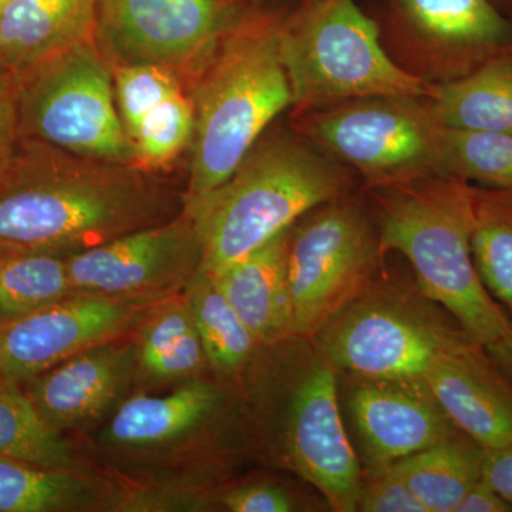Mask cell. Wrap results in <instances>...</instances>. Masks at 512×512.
<instances>
[{"mask_svg":"<svg viewBox=\"0 0 512 512\" xmlns=\"http://www.w3.org/2000/svg\"><path fill=\"white\" fill-rule=\"evenodd\" d=\"M279 50L292 106L305 110L343 101L429 96L426 83L387 56L379 29L356 0H309L282 19Z\"/></svg>","mask_w":512,"mask_h":512,"instance_id":"obj_8","label":"cell"},{"mask_svg":"<svg viewBox=\"0 0 512 512\" xmlns=\"http://www.w3.org/2000/svg\"><path fill=\"white\" fill-rule=\"evenodd\" d=\"M96 0H16L0 8V67L22 80L94 37Z\"/></svg>","mask_w":512,"mask_h":512,"instance_id":"obj_18","label":"cell"},{"mask_svg":"<svg viewBox=\"0 0 512 512\" xmlns=\"http://www.w3.org/2000/svg\"><path fill=\"white\" fill-rule=\"evenodd\" d=\"M16 2V0H0V8L3 6L9 5V3Z\"/></svg>","mask_w":512,"mask_h":512,"instance_id":"obj_39","label":"cell"},{"mask_svg":"<svg viewBox=\"0 0 512 512\" xmlns=\"http://www.w3.org/2000/svg\"><path fill=\"white\" fill-rule=\"evenodd\" d=\"M211 369L238 380L259 343L234 311L214 276L198 271L183 292Z\"/></svg>","mask_w":512,"mask_h":512,"instance_id":"obj_26","label":"cell"},{"mask_svg":"<svg viewBox=\"0 0 512 512\" xmlns=\"http://www.w3.org/2000/svg\"><path fill=\"white\" fill-rule=\"evenodd\" d=\"M22 389L50 426L69 436L89 434L136 392L134 335L84 350L33 377Z\"/></svg>","mask_w":512,"mask_h":512,"instance_id":"obj_16","label":"cell"},{"mask_svg":"<svg viewBox=\"0 0 512 512\" xmlns=\"http://www.w3.org/2000/svg\"><path fill=\"white\" fill-rule=\"evenodd\" d=\"M201 262L200 235L184 208L171 220L66 256L74 292L148 306L181 295Z\"/></svg>","mask_w":512,"mask_h":512,"instance_id":"obj_13","label":"cell"},{"mask_svg":"<svg viewBox=\"0 0 512 512\" xmlns=\"http://www.w3.org/2000/svg\"><path fill=\"white\" fill-rule=\"evenodd\" d=\"M211 511L295 512L318 510L292 485L274 477L228 480L211 488Z\"/></svg>","mask_w":512,"mask_h":512,"instance_id":"obj_32","label":"cell"},{"mask_svg":"<svg viewBox=\"0 0 512 512\" xmlns=\"http://www.w3.org/2000/svg\"><path fill=\"white\" fill-rule=\"evenodd\" d=\"M473 190L451 175L375 187L373 220L383 254H402L424 293L485 346L503 338L512 319L491 298L474 265Z\"/></svg>","mask_w":512,"mask_h":512,"instance_id":"obj_5","label":"cell"},{"mask_svg":"<svg viewBox=\"0 0 512 512\" xmlns=\"http://www.w3.org/2000/svg\"><path fill=\"white\" fill-rule=\"evenodd\" d=\"M423 379L456 427L485 450L512 444V380L483 343L451 350Z\"/></svg>","mask_w":512,"mask_h":512,"instance_id":"obj_17","label":"cell"},{"mask_svg":"<svg viewBox=\"0 0 512 512\" xmlns=\"http://www.w3.org/2000/svg\"><path fill=\"white\" fill-rule=\"evenodd\" d=\"M151 306L73 293L42 311L2 325L0 377L10 386L22 387L84 350L134 335Z\"/></svg>","mask_w":512,"mask_h":512,"instance_id":"obj_15","label":"cell"},{"mask_svg":"<svg viewBox=\"0 0 512 512\" xmlns=\"http://www.w3.org/2000/svg\"><path fill=\"white\" fill-rule=\"evenodd\" d=\"M87 453L43 419L22 387H0V457L59 470L100 468Z\"/></svg>","mask_w":512,"mask_h":512,"instance_id":"obj_25","label":"cell"},{"mask_svg":"<svg viewBox=\"0 0 512 512\" xmlns=\"http://www.w3.org/2000/svg\"><path fill=\"white\" fill-rule=\"evenodd\" d=\"M349 191L348 174L303 141L285 133L259 138L220 187L184 201L201 239L200 271L221 274Z\"/></svg>","mask_w":512,"mask_h":512,"instance_id":"obj_6","label":"cell"},{"mask_svg":"<svg viewBox=\"0 0 512 512\" xmlns=\"http://www.w3.org/2000/svg\"><path fill=\"white\" fill-rule=\"evenodd\" d=\"M3 386H10V384H6L5 382H3L2 377H0V387H3Z\"/></svg>","mask_w":512,"mask_h":512,"instance_id":"obj_41","label":"cell"},{"mask_svg":"<svg viewBox=\"0 0 512 512\" xmlns=\"http://www.w3.org/2000/svg\"><path fill=\"white\" fill-rule=\"evenodd\" d=\"M311 340L338 373L423 377L441 356L476 339L413 275L383 268Z\"/></svg>","mask_w":512,"mask_h":512,"instance_id":"obj_7","label":"cell"},{"mask_svg":"<svg viewBox=\"0 0 512 512\" xmlns=\"http://www.w3.org/2000/svg\"><path fill=\"white\" fill-rule=\"evenodd\" d=\"M245 8L241 0H96L94 42L110 67H163L188 90Z\"/></svg>","mask_w":512,"mask_h":512,"instance_id":"obj_11","label":"cell"},{"mask_svg":"<svg viewBox=\"0 0 512 512\" xmlns=\"http://www.w3.org/2000/svg\"><path fill=\"white\" fill-rule=\"evenodd\" d=\"M20 137L96 160L134 164L114 97L113 73L92 39L16 86Z\"/></svg>","mask_w":512,"mask_h":512,"instance_id":"obj_9","label":"cell"},{"mask_svg":"<svg viewBox=\"0 0 512 512\" xmlns=\"http://www.w3.org/2000/svg\"><path fill=\"white\" fill-rule=\"evenodd\" d=\"M340 409L363 476L450 439L456 424L423 377L338 373Z\"/></svg>","mask_w":512,"mask_h":512,"instance_id":"obj_14","label":"cell"},{"mask_svg":"<svg viewBox=\"0 0 512 512\" xmlns=\"http://www.w3.org/2000/svg\"><path fill=\"white\" fill-rule=\"evenodd\" d=\"M137 348V392L214 372L184 295L148 309L134 332Z\"/></svg>","mask_w":512,"mask_h":512,"instance_id":"obj_22","label":"cell"},{"mask_svg":"<svg viewBox=\"0 0 512 512\" xmlns=\"http://www.w3.org/2000/svg\"><path fill=\"white\" fill-rule=\"evenodd\" d=\"M111 73L117 110L130 143L141 121L154 107L174 93L185 90L174 73L150 64L114 66Z\"/></svg>","mask_w":512,"mask_h":512,"instance_id":"obj_31","label":"cell"},{"mask_svg":"<svg viewBox=\"0 0 512 512\" xmlns=\"http://www.w3.org/2000/svg\"><path fill=\"white\" fill-rule=\"evenodd\" d=\"M19 140L18 99L13 90L0 94V175L8 168Z\"/></svg>","mask_w":512,"mask_h":512,"instance_id":"obj_34","label":"cell"},{"mask_svg":"<svg viewBox=\"0 0 512 512\" xmlns=\"http://www.w3.org/2000/svg\"><path fill=\"white\" fill-rule=\"evenodd\" d=\"M123 493L101 468L59 470L0 457V512H119Z\"/></svg>","mask_w":512,"mask_h":512,"instance_id":"obj_21","label":"cell"},{"mask_svg":"<svg viewBox=\"0 0 512 512\" xmlns=\"http://www.w3.org/2000/svg\"><path fill=\"white\" fill-rule=\"evenodd\" d=\"M92 458L131 488L204 491L252 458L238 380L215 372L168 393L134 392L94 430Z\"/></svg>","mask_w":512,"mask_h":512,"instance_id":"obj_2","label":"cell"},{"mask_svg":"<svg viewBox=\"0 0 512 512\" xmlns=\"http://www.w3.org/2000/svg\"><path fill=\"white\" fill-rule=\"evenodd\" d=\"M249 2L255 3V5H258V3L269 2V0H249Z\"/></svg>","mask_w":512,"mask_h":512,"instance_id":"obj_40","label":"cell"},{"mask_svg":"<svg viewBox=\"0 0 512 512\" xmlns=\"http://www.w3.org/2000/svg\"><path fill=\"white\" fill-rule=\"evenodd\" d=\"M485 448L463 431L387 467L402 478L427 512H454L483 476Z\"/></svg>","mask_w":512,"mask_h":512,"instance_id":"obj_24","label":"cell"},{"mask_svg":"<svg viewBox=\"0 0 512 512\" xmlns=\"http://www.w3.org/2000/svg\"><path fill=\"white\" fill-rule=\"evenodd\" d=\"M454 512H512V505L481 476L461 498Z\"/></svg>","mask_w":512,"mask_h":512,"instance_id":"obj_36","label":"cell"},{"mask_svg":"<svg viewBox=\"0 0 512 512\" xmlns=\"http://www.w3.org/2000/svg\"><path fill=\"white\" fill-rule=\"evenodd\" d=\"M194 133V107L185 90L161 101L141 121L131 138L134 165L147 173L167 168L185 148Z\"/></svg>","mask_w":512,"mask_h":512,"instance_id":"obj_30","label":"cell"},{"mask_svg":"<svg viewBox=\"0 0 512 512\" xmlns=\"http://www.w3.org/2000/svg\"><path fill=\"white\" fill-rule=\"evenodd\" d=\"M426 107L441 127L512 136V49L436 87Z\"/></svg>","mask_w":512,"mask_h":512,"instance_id":"obj_23","label":"cell"},{"mask_svg":"<svg viewBox=\"0 0 512 512\" xmlns=\"http://www.w3.org/2000/svg\"><path fill=\"white\" fill-rule=\"evenodd\" d=\"M471 254L484 288L512 319V190L474 187Z\"/></svg>","mask_w":512,"mask_h":512,"instance_id":"obj_27","label":"cell"},{"mask_svg":"<svg viewBox=\"0 0 512 512\" xmlns=\"http://www.w3.org/2000/svg\"><path fill=\"white\" fill-rule=\"evenodd\" d=\"M66 256L0 252V326L73 295Z\"/></svg>","mask_w":512,"mask_h":512,"instance_id":"obj_28","label":"cell"},{"mask_svg":"<svg viewBox=\"0 0 512 512\" xmlns=\"http://www.w3.org/2000/svg\"><path fill=\"white\" fill-rule=\"evenodd\" d=\"M505 2L508 3V5H511L512 6V0H505Z\"/></svg>","mask_w":512,"mask_h":512,"instance_id":"obj_42","label":"cell"},{"mask_svg":"<svg viewBox=\"0 0 512 512\" xmlns=\"http://www.w3.org/2000/svg\"><path fill=\"white\" fill-rule=\"evenodd\" d=\"M252 458L289 471L336 512H356L363 471L340 409L338 372L312 340L259 345L238 379Z\"/></svg>","mask_w":512,"mask_h":512,"instance_id":"obj_3","label":"cell"},{"mask_svg":"<svg viewBox=\"0 0 512 512\" xmlns=\"http://www.w3.org/2000/svg\"><path fill=\"white\" fill-rule=\"evenodd\" d=\"M439 140L444 175L512 190L511 134L440 126Z\"/></svg>","mask_w":512,"mask_h":512,"instance_id":"obj_29","label":"cell"},{"mask_svg":"<svg viewBox=\"0 0 512 512\" xmlns=\"http://www.w3.org/2000/svg\"><path fill=\"white\" fill-rule=\"evenodd\" d=\"M177 192L134 164L20 137L0 175V252L70 256L180 214Z\"/></svg>","mask_w":512,"mask_h":512,"instance_id":"obj_1","label":"cell"},{"mask_svg":"<svg viewBox=\"0 0 512 512\" xmlns=\"http://www.w3.org/2000/svg\"><path fill=\"white\" fill-rule=\"evenodd\" d=\"M384 255L373 217L345 197L295 222L286 255L293 333L311 339L375 281Z\"/></svg>","mask_w":512,"mask_h":512,"instance_id":"obj_10","label":"cell"},{"mask_svg":"<svg viewBox=\"0 0 512 512\" xmlns=\"http://www.w3.org/2000/svg\"><path fill=\"white\" fill-rule=\"evenodd\" d=\"M483 476L512 505V444L485 450Z\"/></svg>","mask_w":512,"mask_h":512,"instance_id":"obj_35","label":"cell"},{"mask_svg":"<svg viewBox=\"0 0 512 512\" xmlns=\"http://www.w3.org/2000/svg\"><path fill=\"white\" fill-rule=\"evenodd\" d=\"M356 511L360 512H427L402 478L390 468L363 476Z\"/></svg>","mask_w":512,"mask_h":512,"instance_id":"obj_33","label":"cell"},{"mask_svg":"<svg viewBox=\"0 0 512 512\" xmlns=\"http://www.w3.org/2000/svg\"><path fill=\"white\" fill-rule=\"evenodd\" d=\"M488 355L494 360L495 365L510 377L512 380V325L510 330L503 338L495 340L493 343L485 345Z\"/></svg>","mask_w":512,"mask_h":512,"instance_id":"obj_37","label":"cell"},{"mask_svg":"<svg viewBox=\"0 0 512 512\" xmlns=\"http://www.w3.org/2000/svg\"><path fill=\"white\" fill-rule=\"evenodd\" d=\"M421 35L451 57L460 77L512 49V20L491 0H399Z\"/></svg>","mask_w":512,"mask_h":512,"instance_id":"obj_20","label":"cell"},{"mask_svg":"<svg viewBox=\"0 0 512 512\" xmlns=\"http://www.w3.org/2000/svg\"><path fill=\"white\" fill-rule=\"evenodd\" d=\"M16 90L15 83L10 79L8 73L0 67V94L13 92Z\"/></svg>","mask_w":512,"mask_h":512,"instance_id":"obj_38","label":"cell"},{"mask_svg":"<svg viewBox=\"0 0 512 512\" xmlns=\"http://www.w3.org/2000/svg\"><path fill=\"white\" fill-rule=\"evenodd\" d=\"M306 136L355 167L372 188L444 175L440 126L416 99L370 97L309 110Z\"/></svg>","mask_w":512,"mask_h":512,"instance_id":"obj_12","label":"cell"},{"mask_svg":"<svg viewBox=\"0 0 512 512\" xmlns=\"http://www.w3.org/2000/svg\"><path fill=\"white\" fill-rule=\"evenodd\" d=\"M292 227L279 232L221 274L212 275L259 345L295 335L286 276Z\"/></svg>","mask_w":512,"mask_h":512,"instance_id":"obj_19","label":"cell"},{"mask_svg":"<svg viewBox=\"0 0 512 512\" xmlns=\"http://www.w3.org/2000/svg\"><path fill=\"white\" fill-rule=\"evenodd\" d=\"M281 23L272 13L245 8L187 90L194 133L184 201L220 187L272 120L292 106Z\"/></svg>","mask_w":512,"mask_h":512,"instance_id":"obj_4","label":"cell"}]
</instances>
